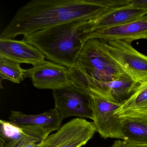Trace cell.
Returning a JSON list of instances; mask_svg holds the SVG:
<instances>
[{
    "label": "cell",
    "mask_w": 147,
    "mask_h": 147,
    "mask_svg": "<svg viewBox=\"0 0 147 147\" xmlns=\"http://www.w3.org/2000/svg\"><path fill=\"white\" fill-rule=\"evenodd\" d=\"M117 6L116 0H32L19 8L0 38L15 39L75 20H90Z\"/></svg>",
    "instance_id": "1"
},
{
    "label": "cell",
    "mask_w": 147,
    "mask_h": 147,
    "mask_svg": "<svg viewBox=\"0 0 147 147\" xmlns=\"http://www.w3.org/2000/svg\"><path fill=\"white\" fill-rule=\"evenodd\" d=\"M89 20H75L36 32L22 39L39 49L50 61L74 68L85 45Z\"/></svg>",
    "instance_id": "2"
},
{
    "label": "cell",
    "mask_w": 147,
    "mask_h": 147,
    "mask_svg": "<svg viewBox=\"0 0 147 147\" xmlns=\"http://www.w3.org/2000/svg\"><path fill=\"white\" fill-rule=\"evenodd\" d=\"M69 77L75 87L94 81L109 82L128 76L107 54L101 40L90 38L80 53L75 66L69 69Z\"/></svg>",
    "instance_id": "3"
},
{
    "label": "cell",
    "mask_w": 147,
    "mask_h": 147,
    "mask_svg": "<svg viewBox=\"0 0 147 147\" xmlns=\"http://www.w3.org/2000/svg\"><path fill=\"white\" fill-rule=\"evenodd\" d=\"M107 54L131 80L140 83L147 79V56L123 40L100 39Z\"/></svg>",
    "instance_id": "4"
},
{
    "label": "cell",
    "mask_w": 147,
    "mask_h": 147,
    "mask_svg": "<svg viewBox=\"0 0 147 147\" xmlns=\"http://www.w3.org/2000/svg\"><path fill=\"white\" fill-rule=\"evenodd\" d=\"M97 132L93 122L76 118L49 135L38 147H82Z\"/></svg>",
    "instance_id": "5"
},
{
    "label": "cell",
    "mask_w": 147,
    "mask_h": 147,
    "mask_svg": "<svg viewBox=\"0 0 147 147\" xmlns=\"http://www.w3.org/2000/svg\"><path fill=\"white\" fill-rule=\"evenodd\" d=\"M55 108L63 119L71 117L93 119L92 98L72 86L53 91Z\"/></svg>",
    "instance_id": "6"
},
{
    "label": "cell",
    "mask_w": 147,
    "mask_h": 147,
    "mask_svg": "<svg viewBox=\"0 0 147 147\" xmlns=\"http://www.w3.org/2000/svg\"><path fill=\"white\" fill-rule=\"evenodd\" d=\"M92 98L93 123L96 131L105 139H122L121 119L115 112L122 104L108 101L101 97L91 95Z\"/></svg>",
    "instance_id": "7"
},
{
    "label": "cell",
    "mask_w": 147,
    "mask_h": 147,
    "mask_svg": "<svg viewBox=\"0 0 147 147\" xmlns=\"http://www.w3.org/2000/svg\"><path fill=\"white\" fill-rule=\"evenodd\" d=\"M68 69L62 65L46 61L26 69V77L30 79L36 88L54 91L73 86L69 77Z\"/></svg>",
    "instance_id": "8"
},
{
    "label": "cell",
    "mask_w": 147,
    "mask_h": 147,
    "mask_svg": "<svg viewBox=\"0 0 147 147\" xmlns=\"http://www.w3.org/2000/svg\"><path fill=\"white\" fill-rule=\"evenodd\" d=\"M50 132L40 128L23 127L10 121L0 120V147H26L40 143Z\"/></svg>",
    "instance_id": "9"
},
{
    "label": "cell",
    "mask_w": 147,
    "mask_h": 147,
    "mask_svg": "<svg viewBox=\"0 0 147 147\" xmlns=\"http://www.w3.org/2000/svg\"><path fill=\"white\" fill-rule=\"evenodd\" d=\"M139 84L128 76H123L112 81L89 82L86 92L111 102L123 104L133 94Z\"/></svg>",
    "instance_id": "10"
},
{
    "label": "cell",
    "mask_w": 147,
    "mask_h": 147,
    "mask_svg": "<svg viewBox=\"0 0 147 147\" xmlns=\"http://www.w3.org/2000/svg\"><path fill=\"white\" fill-rule=\"evenodd\" d=\"M90 38L131 43L138 39H147V14L131 22L87 33L84 37L85 43Z\"/></svg>",
    "instance_id": "11"
},
{
    "label": "cell",
    "mask_w": 147,
    "mask_h": 147,
    "mask_svg": "<svg viewBox=\"0 0 147 147\" xmlns=\"http://www.w3.org/2000/svg\"><path fill=\"white\" fill-rule=\"evenodd\" d=\"M0 57L33 67L46 61L45 55L39 49L23 39L0 38Z\"/></svg>",
    "instance_id": "12"
},
{
    "label": "cell",
    "mask_w": 147,
    "mask_h": 147,
    "mask_svg": "<svg viewBox=\"0 0 147 147\" xmlns=\"http://www.w3.org/2000/svg\"><path fill=\"white\" fill-rule=\"evenodd\" d=\"M147 14V9L131 6L112 7L94 19L89 20L85 27V35L91 32L120 25L136 20Z\"/></svg>",
    "instance_id": "13"
},
{
    "label": "cell",
    "mask_w": 147,
    "mask_h": 147,
    "mask_svg": "<svg viewBox=\"0 0 147 147\" xmlns=\"http://www.w3.org/2000/svg\"><path fill=\"white\" fill-rule=\"evenodd\" d=\"M63 120L55 108L37 115H29L18 111H12L9 117V121L16 125L40 128L50 133L61 128Z\"/></svg>",
    "instance_id": "14"
},
{
    "label": "cell",
    "mask_w": 147,
    "mask_h": 147,
    "mask_svg": "<svg viewBox=\"0 0 147 147\" xmlns=\"http://www.w3.org/2000/svg\"><path fill=\"white\" fill-rule=\"evenodd\" d=\"M115 114L120 118L147 121V79L139 84L133 94Z\"/></svg>",
    "instance_id": "15"
},
{
    "label": "cell",
    "mask_w": 147,
    "mask_h": 147,
    "mask_svg": "<svg viewBox=\"0 0 147 147\" xmlns=\"http://www.w3.org/2000/svg\"><path fill=\"white\" fill-rule=\"evenodd\" d=\"M121 119L122 140L136 144H147V121Z\"/></svg>",
    "instance_id": "16"
},
{
    "label": "cell",
    "mask_w": 147,
    "mask_h": 147,
    "mask_svg": "<svg viewBox=\"0 0 147 147\" xmlns=\"http://www.w3.org/2000/svg\"><path fill=\"white\" fill-rule=\"evenodd\" d=\"M26 69L20 64L5 58L0 57L1 81L7 80L13 83L20 84L26 77Z\"/></svg>",
    "instance_id": "17"
},
{
    "label": "cell",
    "mask_w": 147,
    "mask_h": 147,
    "mask_svg": "<svg viewBox=\"0 0 147 147\" xmlns=\"http://www.w3.org/2000/svg\"><path fill=\"white\" fill-rule=\"evenodd\" d=\"M111 147H147V144H136L119 140L115 141Z\"/></svg>",
    "instance_id": "18"
},
{
    "label": "cell",
    "mask_w": 147,
    "mask_h": 147,
    "mask_svg": "<svg viewBox=\"0 0 147 147\" xmlns=\"http://www.w3.org/2000/svg\"><path fill=\"white\" fill-rule=\"evenodd\" d=\"M127 4L136 8L147 9V0H127Z\"/></svg>",
    "instance_id": "19"
},
{
    "label": "cell",
    "mask_w": 147,
    "mask_h": 147,
    "mask_svg": "<svg viewBox=\"0 0 147 147\" xmlns=\"http://www.w3.org/2000/svg\"><path fill=\"white\" fill-rule=\"evenodd\" d=\"M40 143H35L32 144H30L28 146H26V147H38Z\"/></svg>",
    "instance_id": "20"
}]
</instances>
